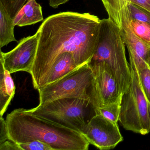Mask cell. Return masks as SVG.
Returning a JSON list of instances; mask_svg holds the SVG:
<instances>
[{
  "instance_id": "obj_12",
  "label": "cell",
  "mask_w": 150,
  "mask_h": 150,
  "mask_svg": "<svg viewBox=\"0 0 150 150\" xmlns=\"http://www.w3.org/2000/svg\"><path fill=\"white\" fill-rule=\"evenodd\" d=\"M0 63V116H2L14 96L16 87L11 74Z\"/></svg>"
},
{
  "instance_id": "obj_2",
  "label": "cell",
  "mask_w": 150,
  "mask_h": 150,
  "mask_svg": "<svg viewBox=\"0 0 150 150\" xmlns=\"http://www.w3.org/2000/svg\"><path fill=\"white\" fill-rule=\"evenodd\" d=\"M8 139L17 143L40 140L54 150H87L89 142L79 132L34 115L30 110L16 109L6 119Z\"/></svg>"
},
{
  "instance_id": "obj_25",
  "label": "cell",
  "mask_w": 150,
  "mask_h": 150,
  "mask_svg": "<svg viewBox=\"0 0 150 150\" xmlns=\"http://www.w3.org/2000/svg\"><path fill=\"white\" fill-rule=\"evenodd\" d=\"M49 5L53 8H57L59 6L65 4L69 0H48Z\"/></svg>"
},
{
  "instance_id": "obj_26",
  "label": "cell",
  "mask_w": 150,
  "mask_h": 150,
  "mask_svg": "<svg viewBox=\"0 0 150 150\" xmlns=\"http://www.w3.org/2000/svg\"><path fill=\"white\" fill-rule=\"evenodd\" d=\"M147 64L149 67H150V52H149V57H148V60H147Z\"/></svg>"
},
{
  "instance_id": "obj_10",
  "label": "cell",
  "mask_w": 150,
  "mask_h": 150,
  "mask_svg": "<svg viewBox=\"0 0 150 150\" xmlns=\"http://www.w3.org/2000/svg\"><path fill=\"white\" fill-rule=\"evenodd\" d=\"M88 64L93 74L101 106L113 103L122 97V94L106 64L103 62Z\"/></svg>"
},
{
  "instance_id": "obj_7",
  "label": "cell",
  "mask_w": 150,
  "mask_h": 150,
  "mask_svg": "<svg viewBox=\"0 0 150 150\" xmlns=\"http://www.w3.org/2000/svg\"><path fill=\"white\" fill-rule=\"evenodd\" d=\"M81 133L90 144L102 150L113 149L123 140L117 123L99 114L92 117Z\"/></svg>"
},
{
  "instance_id": "obj_20",
  "label": "cell",
  "mask_w": 150,
  "mask_h": 150,
  "mask_svg": "<svg viewBox=\"0 0 150 150\" xmlns=\"http://www.w3.org/2000/svg\"><path fill=\"white\" fill-rule=\"evenodd\" d=\"M128 8L131 19L150 23V12L143 8L129 2Z\"/></svg>"
},
{
  "instance_id": "obj_8",
  "label": "cell",
  "mask_w": 150,
  "mask_h": 150,
  "mask_svg": "<svg viewBox=\"0 0 150 150\" xmlns=\"http://www.w3.org/2000/svg\"><path fill=\"white\" fill-rule=\"evenodd\" d=\"M39 32L20 40L17 46L10 52L1 50L0 61L6 70L11 74L26 71L30 74L37 51Z\"/></svg>"
},
{
  "instance_id": "obj_6",
  "label": "cell",
  "mask_w": 150,
  "mask_h": 150,
  "mask_svg": "<svg viewBox=\"0 0 150 150\" xmlns=\"http://www.w3.org/2000/svg\"><path fill=\"white\" fill-rule=\"evenodd\" d=\"M131 81L122 95L119 121L125 129L146 135L150 132V103L144 94L137 71L130 62Z\"/></svg>"
},
{
  "instance_id": "obj_9",
  "label": "cell",
  "mask_w": 150,
  "mask_h": 150,
  "mask_svg": "<svg viewBox=\"0 0 150 150\" xmlns=\"http://www.w3.org/2000/svg\"><path fill=\"white\" fill-rule=\"evenodd\" d=\"M130 16L128 6L122 12L121 16V30L122 38L128 49L130 62L137 68L146 63L147 64L150 47L139 39L132 30Z\"/></svg>"
},
{
  "instance_id": "obj_22",
  "label": "cell",
  "mask_w": 150,
  "mask_h": 150,
  "mask_svg": "<svg viewBox=\"0 0 150 150\" xmlns=\"http://www.w3.org/2000/svg\"><path fill=\"white\" fill-rule=\"evenodd\" d=\"M0 144H1L6 140L9 139L6 122V120L1 116H0Z\"/></svg>"
},
{
  "instance_id": "obj_14",
  "label": "cell",
  "mask_w": 150,
  "mask_h": 150,
  "mask_svg": "<svg viewBox=\"0 0 150 150\" xmlns=\"http://www.w3.org/2000/svg\"><path fill=\"white\" fill-rule=\"evenodd\" d=\"M16 25L5 8L0 4V47L2 48L11 42L16 41L14 35Z\"/></svg>"
},
{
  "instance_id": "obj_13",
  "label": "cell",
  "mask_w": 150,
  "mask_h": 150,
  "mask_svg": "<svg viewBox=\"0 0 150 150\" xmlns=\"http://www.w3.org/2000/svg\"><path fill=\"white\" fill-rule=\"evenodd\" d=\"M43 20L42 8L36 0H30L14 19L16 26L24 27L33 25Z\"/></svg>"
},
{
  "instance_id": "obj_18",
  "label": "cell",
  "mask_w": 150,
  "mask_h": 150,
  "mask_svg": "<svg viewBox=\"0 0 150 150\" xmlns=\"http://www.w3.org/2000/svg\"><path fill=\"white\" fill-rule=\"evenodd\" d=\"M142 90L150 103V67L147 63L137 68Z\"/></svg>"
},
{
  "instance_id": "obj_24",
  "label": "cell",
  "mask_w": 150,
  "mask_h": 150,
  "mask_svg": "<svg viewBox=\"0 0 150 150\" xmlns=\"http://www.w3.org/2000/svg\"><path fill=\"white\" fill-rule=\"evenodd\" d=\"M129 2L139 6L150 12V0H129Z\"/></svg>"
},
{
  "instance_id": "obj_21",
  "label": "cell",
  "mask_w": 150,
  "mask_h": 150,
  "mask_svg": "<svg viewBox=\"0 0 150 150\" xmlns=\"http://www.w3.org/2000/svg\"><path fill=\"white\" fill-rule=\"evenodd\" d=\"M18 144L21 150H54L50 145L40 140Z\"/></svg>"
},
{
  "instance_id": "obj_16",
  "label": "cell",
  "mask_w": 150,
  "mask_h": 150,
  "mask_svg": "<svg viewBox=\"0 0 150 150\" xmlns=\"http://www.w3.org/2000/svg\"><path fill=\"white\" fill-rule=\"evenodd\" d=\"M122 100V97L113 103L102 105L96 108V114L101 115L107 119L117 123L119 121L121 112Z\"/></svg>"
},
{
  "instance_id": "obj_3",
  "label": "cell",
  "mask_w": 150,
  "mask_h": 150,
  "mask_svg": "<svg viewBox=\"0 0 150 150\" xmlns=\"http://www.w3.org/2000/svg\"><path fill=\"white\" fill-rule=\"evenodd\" d=\"M99 62L106 64L120 93L124 94L130 85L131 71L120 28L109 18L101 20L97 45L88 63Z\"/></svg>"
},
{
  "instance_id": "obj_23",
  "label": "cell",
  "mask_w": 150,
  "mask_h": 150,
  "mask_svg": "<svg viewBox=\"0 0 150 150\" xmlns=\"http://www.w3.org/2000/svg\"><path fill=\"white\" fill-rule=\"evenodd\" d=\"M0 150H21L19 144L8 139L0 144Z\"/></svg>"
},
{
  "instance_id": "obj_5",
  "label": "cell",
  "mask_w": 150,
  "mask_h": 150,
  "mask_svg": "<svg viewBox=\"0 0 150 150\" xmlns=\"http://www.w3.org/2000/svg\"><path fill=\"white\" fill-rule=\"evenodd\" d=\"M96 109L87 100L65 98L39 104L30 110L34 115L81 133L97 115Z\"/></svg>"
},
{
  "instance_id": "obj_17",
  "label": "cell",
  "mask_w": 150,
  "mask_h": 150,
  "mask_svg": "<svg viewBox=\"0 0 150 150\" xmlns=\"http://www.w3.org/2000/svg\"><path fill=\"white\" fill-rule=\"evenodd\" d=\"M132 30L134 34L150 47V23L131 19Z\"/></svg>"
},
{
  "instance_id": "obj_11",
  "label": "cell",
  "mask_w": 150,
  "mask_h": 150,
  "mask_svg": "<svg viewBox=\"0 0 150 150\" xmlns=\"http://www.w3.org/2000/svg\"><path fill=\"white\" fill-rule=\"evenodd\" d=\"M79 67L72 53L66 52L60 54L56 59L48 72L42 87L61 79Z\"/></svg>"
},
{
  "instance_id": "obj_1",
  "label": "cell",
  "mask_w": 150,
  "mask_h": 150,
  "mask_svg": "<svg viewBox=\"0 0 150 150\" xmlns=\"http://www.w3.org/2000/svg\"><path fill=\"white\" fill-rule=\"evenodd\" d=\"M101 20L89 13L62 12L45 19L38 28L39 38L30 75L38 90L54 61L70 52L79 66L88 63L95 50Z\"/></svg>"
},
{
  "instance_id": "obj_15",
  "label": "cell",
  "mask_w": 150,
  "mask_h": 150,
  "mask_svg": "<svg viewBox=\"0 0 150 150\" xmlns=\"http://www.w3.org/2000/svg\"><path fill=\"white\" fill-rule=\"evenodd\" d=\"M111 19L119 28L121 26V16L123 9L128 6L129 0H101Z\"/></svg>"
},
{
  "instance_id": "obj_4",
  "label": "cell",
  "mask_w": 150,
  "mask_h": 150,
  "mask_svg": "<svg viewBox=\"0 0 150 150\" xmlns=\"http://www.w3.org/2000/svg\"><path fill=\"white\" fill-rule=\"evenodd\" d=\"M38 91L39 104L61 98H76L89 101L96 108L101 105L93 71L88 63Z\"/></svg>"
},
{
  "instance_id": "obj_19",
  "label": "cell",
  "mask_w": 150,
  "mask_h": 150,
  "mask_svg": "<svg viewBox=\"0 0 150 150\" xmlns=\"http://www.w3.org/2000/svg\"><path fill=\"white\" fill-rule=\"evenodd\" d=\"M30 0H0L1 4L11 18L13 19L22 8Z\"/></svg>"
}]
</instances>
